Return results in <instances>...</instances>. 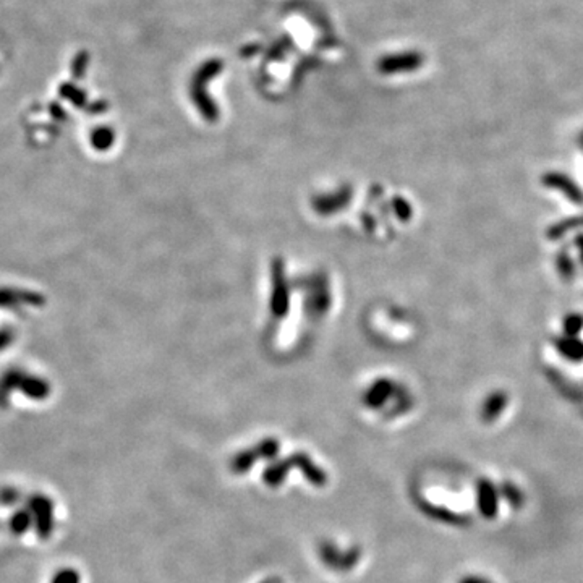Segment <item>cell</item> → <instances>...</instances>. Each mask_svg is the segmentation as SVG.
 <instances>
[{"label":"cell","instance_id":"cell-5","mask_svg":"<svg viewBox=\"0 0 583 583\" xmlns=\"http://www.w3.org/2000/svg\"><path fill=\"white\" fill-rule=\"evenodd\" d=\"M18 497H20V494L18 491L13 490V488H5V490L0 491V502L5 505L16 502L18 501Z\"/></svg>","mask_w":583,"mask_h":583},{"label":"cell","instance_id":"cell-4","mask_svg":"<svg viewBox=\"0 0 583 583\" xmlns=\"http://www.w3.org/2000/svg\"><path fill=\"white\" fill-rule=\"evenodd\" d=\"M81 577L75 569H60L52 577L51 583H80Z\"/></svg>","mask_w":583,"mask_h":583},{"label":"cell","instance_id":"cell-2","mask_svg":"<svg viewBox=\"0 0 583 583\" xmlns=\"http://www.w3.org/2000/svg\"><path fill=\"white\" fill-rule=\"evenodd\" d=\"M408 65H413V57H386L382 59L379 62V69L381 71H396V70H402V69H407Z\"/></svg>","mask_w":583,"mask_h":583},{"label":"cell","instance_id":"cell-6","mask_svg":"<svg viewBox=\"0 0 583 583\" xmlns=\"http://www.w3.org/2000/svg\"><path fill=\"white\" fill-rule=\"evenodd\" d=\"M248 51H258V47H249ZM245 54H247V52H243V55H245ZM247 55H253V52H248Z\"/></svg>","mask_w":583,"mask_h":583},{"label":"cell","instance_id":"cell-3","mask_svg":"<svg viewBox=\"0 0 583 583\" xmlns=\"http://www.w3.org/2000/svg\"><path fill=\"white\" fill-rule=\"evenodd\" d=\"M31 525H33L31 512H26V510H20V512H16L12 517V522H10V529H12V531L16 533V535L25 533Z\"/></svg>","mask_w":583,"mask_h":583},{"label":"cell","instance_id":"cell-1","mask_svg":"<svg viewBox=\"0 0 583 583\" xmlns=\"http://www.w3.org/2000/svg\"><path fill=\"white\" fill-rule=\"evenodd\" d=\"M30 512L33 517V524H36L37 535L41 538H47L54 530V504L46 496L31 497Z\"/></svg>","mask_w":583,"mask_h":583}]
</instances>
